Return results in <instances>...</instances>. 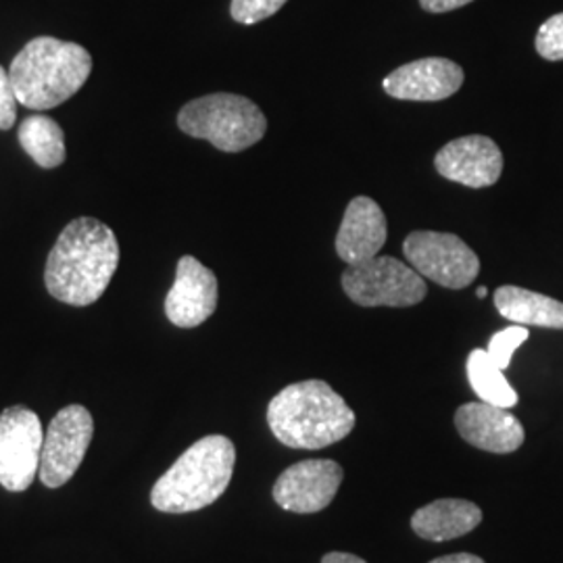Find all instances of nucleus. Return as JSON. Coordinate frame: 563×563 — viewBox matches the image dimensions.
Returning a JSON list of instances; mask_svg holds the SVG:
<instances>
[{"label":"nucleus","instance_id":"a211bd4d","mask_svg":"<svg viewBox=\"0 0 563 563\" xmlns=\"http://www.w3.org/2000/svg\"><path fill=\"white\" fill-rule=\"evenodd\" d=\"M20 142L23 151L44 169L59 167L67 157L65 134L48 115H32L21 121Z\"/></svg>","mask_w":563,"mask_h":563},{"label":"nucleus","instance_id":"9b49d317","mask_svg":"<svg viewBox=\"0 0 563 563\" xmlns=\"http://www.w3.org/2000/svg\"><path fill=\"white\" fill-rule=\"evenodd\" d=\"M218 309V278L199 260L178 262L176 282L165 297V316L178 328H197Z\"/></svg>","mask_w":563,"mask_h":563},{"label":"nucleus","instance_id":"39448f33","mask_svg":"<svg viewBox=\"0 0 563 563\" xmlns=\"http://www.w3.org/2000/svg\"><path fill=\"white\" fill-rule=\"evenodd\" d=\"M181 132L211 142L223 153H241L262 141L267 120L262 109L239 95H207L184 104L178 113Z\"/></svg>","mask_w":563,"mask_h":563},{"label":"nucleus","instance_id":"7ed1b4c3","mask_svg":"<svg viewBox=\"0 0 563 563\" xmlns=\"http://www.w3.org/2000/svg\"><path fill=\"white\" fill-rule=\"evenodd\" d=\"M90 71L92 57L84 46L41 36L21 48L11 63L9 78L23 107L46 111L69 101Z\"/></svg>","mask_w":563,"mask_h":563},{"label":"nucleus","instance_id":"a878e982","mask_svg":"<svg viewBox=\"0 0 563 563\" xmlns=\"http://www.w3.org/2000/svg\"><path fill=\"white\" fill-rule=\"evenodd\" d=\"M322 563H367L362 558L353 555V553H341V551H332L323 555Z\"/></svg>","mask_w":563,"mask_h":563},{"label":"nucleus","instance_id":"2eb2a0df","mask_svg":"<svg viewBox=\"0 0 563 563\" xmlns=\"http://www.w3.org/2000/svg\"><path fill=\"white\" fill-rule=\"evenodd\" d=\"M388 239V225L380 205L369 197H357L346 205L336 253L346 265L378 257Z\"/></svg>","mask_w":563,"mask_h":563},{"label":"nucleus","instance_id":"dca6fc26","mask_svg":"<svg viewBox=\"0 0 563 563\" xmlns=\"http://www.w3.org/2000/svg\"><path fill=\"white\" fill-rule=\"evenodd\" d=\"M483 522V509L465 499H439L411 516L413 532L434 543L453 541Z\"/></svg>","mask_w":563,"mask_h":563},{"label":"nucleus","instance_id":"f257e3e1","mask_svg":"<svg viewBox=\"0 0 563 563\" xmlns=\"http://www.w3.org/2000/svg\"><path fill=\"white\" fill-rule=\"evenodd\" d=\"M120 265V242L109 225L78 218L65 225L44 269L46 290L65 305L99 301Z\"/></svg>","mask_w":563,"mask_h":563},{"label":"nucleus","instance_id":"f03ea898","mask_svg":"<svg viewBox=\"0 0 563 563\" xmlns=\"http://www.w3.org/2000/svg\"><path fill=\"white\" fill-rule=\"evenodd\" d=\"M267 423L282 444L313 451L346 439L355 413L330 384L305 380L282 388L269 401Z\"/></svg>","mask_w":563,"mask_h":563},{"label":"nucleus","instance_id":"5701e85b","mask_svg":"<svg viewBox=\"0 0 563 563\" xmlns=\"http://www.w3.org/2000/svg\"><path fill=\"white\" fill-rule=\"evenodd\" d=\"M18 97L9 71L0 67V130H11L18 120Z\"/></svg>","mask_w":563,"mask_h":563},{"label":"nucleus","instance_id":"20e7f679","mask_svg":"<svg viewBox=\"0 0 563 563\" xmlns=\"http://www.w3.org/2000/svg\"><path fill=\"white\" fill-rule=\"evenodd\" d=\"M236 446L211 434L188 446L151 490V504L163 514H190L216 504L232 481Z\"/></svg>","mask_w":563,"mask_h":563},{"label":"nucleus","instance_id":"423d86ee","mask_svg":"<svg viewBox=\"0 0 563 563\" xmlns=\"http://www.w3.org/2000/svg\"><path fill=\"white\" fill-rule=\"evenodd\" d=\"M342 290L362 307H411L426 299V282L407 263L395 257H374L349 265Z\"/></svg>","mask_w":563,"mask_h":563},{"label":"nucleus","instance_id":"ddd939ff","mask_svg":"<svg viewBox=\"0 0 563 563\" xmlns=\"http://www.w3.org/2000/svg\"><path fill=\"white\" fill-rule=\"evenodd\" d=\"M463 69L451 59L428 57L407 63L384 78L388 97L399 101L434 102L453 97L463 84Z\"/></svg>","mask_w":563,"mask_h":563},{"label":"nucleus","instance_id":"6ab92c4d","mask_svg":"<svg viewBox=\"0 0 563 563\" xmlns=\"http://www.w3.org/2000/svg\"><path fill=\"white\" fill-rule=\"evenodd\" d=\"M467 378L481 401L511 409L518 405V393L507 383L504 369L493 362L486 349H474L467 357Z\"/></svg>","mask_w":563,"mask_h":563},{"label":"nucleus","instance_id":"bb28decb","mask_svg":"<svg viewBox=\"0 0 563 563\" xmlns=\"http://www.w3.org/2000/svg\"><path fill=\"white\" fill-rule=\"evenodd\" d=\"M476 295H478V299H484L486 295H488V290H486V286H481L478 290H476Z\"/></svg>","mask_w":563,"mask_h":563},{"label":"nucleus","instance_id":"4be33fe9","mask_svg":"<svg viewBox=\"0 0 563 563\" xmlns=\"http://www.w3.org/2000/svg\"><path fill=\"white\" fill-rule=\"evenodd\" d=\"M537 51L547 60H563V13L544 21L537 34Z\"/></svg>","mask_w":563,"mask_h":563},{"label":"nucleus","instance_id":"f3484780","mask_svg":"<svg viewBox=\"0 0 563 563\" xmlns=\"http://www.w3.org/2000/svg\"><path fill=\"white\" fill-rule=\"evenodd\" d=\"M495 307L509 322L563 330V302L520 286H501L495 292Z\"/></svg>","mask_w":563,"mask_h":563},{"label":"nucleus","instance_id":"412c9836","mask_svg":"<svg viewBox=\"0 0 563 563\" xmlns=\"http://www.w3.org/2000/svg\"><path fill=\"white\" fill-rule=\"evenodd\" d=\"M284 4L286 0H232L230 13L232 20L239 21L242 25H255L276 15Z\"/></svg>","mask_w":563,"mask_h":563},{"label":"nucleus","instance_id":"9d476101","mask_svg":"<svg viewBox=\"0 0 563 563\" xmlns=\"http://www.w3.org/2000/svg\"><path fill=\"white\" fill-rule=\"evenodd\" d=\"M342 467L332 460H305L286 467L274 484V501L292 514H318L334 501Z\"/></svg>","mask_w":563,"mask_h":563},{"label":"nucleus","instance_id":"aec40b11","mask_svg":"<svg viewBox=\"0 0 563 563\" xmlns=\"http://www.w3.org/2000/svg\"><path fill=\"white\" fill-rule=\"evenodd\" d=\"M526 341H528V330H526V325L516 323V325H509V328H505L501 332H497V334L490 339V342H488L486 353H488V357L497 363L505 372V369L509 367V363H511L514 353H516Z\"/></svg>","mask_w":563,"mask_h":563},{"label":"nucleus","instance_id":"6e6552de","mask_svg":"<svg viewBox=\"0 0 563 563\" xmlns=\"http://www.w3.org/2000/svg\"><path fill=\"white\" fill-rule=\"evenodd\" d=\"M44 430L41 418L25 405L0 413V486L11 493L27 490L41 472Z\"/></svg>","mask_w":563,"mask_h":563},{"label":"nucleus","instance_id":"f8f14e48","mask_svg":"<svg viewBox=\"0 0 563 563\" xmlns=\"http://www.w3.org/2000/svg\"><path fill=\"white\" fill-rule=\"evenodd\" d=\"M434 165L446 180L467 188H486L501 178L504 153L488 136L472 134L446 142L437 153Z\"/></svg>","mask_w":563,"mask_h":563},{"label":"nucleus","instance_id":"4468645a","mask_svg":"<svg viewBox=\"0 0 563 563\" xmlns=\"http://www.w3.org/2000/svg\"><path fill=\"white\" fill-rule=\"evenodd\" d=\"M465 443L488 453H514L523 444V426L509 409L490 402H465L455 413Z\"/></svg>","mask_w":563,"mask_h":563},{"label":"nucleus","instance_id":"0eeeda50","mask_svg":"<svg viewBox=\"0 0 563 563\" xmlns=\"http://www.w3.org/2000/svg\"><path fill=\"white\" fill-rule=\"evenodd\" d=\"M411 267L444 288L462 290L481 274V260L465 242L446 232H411L402 242Z\"/></svg>","mask_w":563,"mask_h":563},{"label":"nucleus","instance_id":"393cba45","mask_svg":"<svg viewBox=\"0 0 563 563\" xmlns=\"http://www.w3.org/2000/svg\"><path fill=\"white\" fill-rule=\"evenodd\" d=\"M430 563H484L483 558L474 555V553H453V555H444V558H437Z\"/></svg>","mask_w":563,"mask_h":563},{"label":"nucleus","instance_id":"b1692460","mask_svg":"<svg viewBox=\"0 0 563 563\" xmlns=\"http://www.w3.org/2000/svg\"><path fill=\"white\" fill-rule=\"evenodd\" d=\"M472 0H420L423 11L428 13H446V11H455L460 7L470 4Z\"/></svg>","mask_w":563,"mask_h":563},{"label":"nucleus","instance_id":"1a4fd4ad","mask_svg":"<svg viewBox=\"0 0 563 563\" xmlns=\"http://www.w3.org/2000/svg\"><path fill=\"white\" fill-rule=\"evenodd\" d=\"M95 437V420L81 405H67L48 423L44 432L41 481L48 488L69 483L86 457Z\"/></svg>","mask_w":563,"mask_h":563}]
</instances>
